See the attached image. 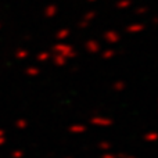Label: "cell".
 <instances>
[{
  "instance_id": "obj_3",
  "label": "cell",
  "mask_w": 158,
  "mask_h": 158,
  "mask_svg": "<svg viewBox=\"0 0 158 158\" xmlns=\"http://www.w3.org/2000/svg\"><path fill=\"white\" fill-rule=\"evenodd\" d=\"M131 6H132V0H118L115 3V7L118 10H128Z\"/></svg>"
},
{
  "instance_id": "obj_6",
  "label": "cell",
  "mask_w": 158,
  "mask_h": 158,
  "mask_svg": "<svg viewBox=\"0 0 158 158\" xmlns=\"http://www.w3.org/2000/svg\"><path fill=\"white\" fill-rule=\"evenodd\" d=\"M148 11V7H146V6H140V7H137L136 10H135V13L137 14V15H142V14H146Z\"/></svg>"
},
{
  "instance_id": "obj_5",
  "label": "cell",
  "mask_w": 158,
  "mask_h": 158,
  "mask_svg": "<svg viewBox=\"0 0 158 158\" xmlns=\"http://www.w3.org/2000/svg\"><path fill=\"white\" fill-rule=\"evenodd\" d=\"M104 38H106L108 42H117L118 39H119V36H118V33L115 32V31H108V32H106Z\"/></svg>"
},
{
  "instance_id": "obj_8",
  "label": "cell",
  "mask_w": 158,
  "mask_h": 158,
  "mask_svg": "<svg viewBox=\"0 0 158 158\" xmlns=\"http://www.w3.org/2000/svg\"><path fill=\"white\" fill-rule=\"evenodd\" d=\"M89 47H90L92 50H96V49H97V44H96V42H90Z\"/></svg>"
},
{
  "instance_id": "obj_4",
  "label": "cell",
  "mask_w": 158,
  "mask_h": 158,
  "mask_svg": "<svg viewBox=\"0 0 158 158\" xmlns=\"http://www.w3.org/2000/svg\"><path fill=\"white\" fill-rule=\"evenodd\" d=\"M143 29H144V25L140 24V22H136V24H131V25L128 27V32H132V33H135V32H142Z\"/></svg>"
},
{
  "instance_id": "obj_7",
  "label": "cell",
  "mask_w": 158,
  "mask_h": 158,
  "mask_svg": "<svg viewBox=\"0 0 158 158\" xmlns=\"http://www.w3.org/2000/svg\"><path fill=\"white\" fill-rule=\"evenodd\" d=\"M68 35H69V31L68 29H61L60 32L57 33V36H58V38H61V39L65 38V36H68Z\"/></svg>"
},
{
  "instance_id": "obj_9",
  "label": "cell",
  "mask_w": 158,
  "mask_h": 158,
  "mask_svg": "<svg viewBox=\"0 0 158 158\" xmlns=\"http://www.w3.org/2000/svg\"><path fill=\"white\" fill-rule=\"evenodd\" d=\"M87 2H90V3H94V2H97V0H87Z\"/></svg>"
},
{
  "instance_id": "obj_1",
  "label": "cell",
  "mask_w": 158,
  "mask_h": 158,
  "mask_svg": "<svg viewBox=\"0 0 158 158\" xmlns=\"http://www.w3.org/2000/svg\"><path fill=\"white\" fill-rule=\"evenodd\" d=\"M57 13H58V7L56 4H47L46 7H44V15H46L47 18H53Z\"/></svg>"
},
{
  "instance_id": "obj_2",
  "label": "cell",
  "mask_w": 158,
  "mask_h": 158,
  "mask_svg": "<svg viewBox=\"0 0 158 158\" xmlns=\"http://www.w3.org/2000/svg\"><path fill=\"white\" fill-rule=\"evenodd\" d=\"M94 17H96V13H94V11H87V13L83 15V19H82V22L79 24V27H82V28L87 27V24H89V22L92 21Z\"/></svg>"
}]
</instances>
